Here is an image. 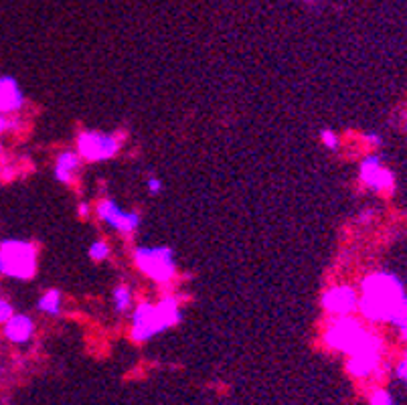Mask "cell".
I'll return each mask as SVG.
<instances>
[{"mask_svg":"<svg viewBox=\"0 0 407 405\" xmlns=\"http://www.w3.org/2000/svg\"><path fill=\"white\" fill-rule=\"evenodd\" d=\"M25 96L13 77H0V113H13L21 110Z\"/></svg>","mask_w":407,"mask_h":405,"instance_id":"ba28073f","label":"cell"},{"mask_svg":"<svg viewBox=\"0 0 407 405\" xmlns=\"http://www.w3.org/2000/svg\"><path fill=\"white\" fill-rule=\"evenodd\" d=\"M118 150V142L104 134H84L79 140V152L91 160L110 158Z\"/></svg>","mask_w":407,"mask_h":405,"instance_id":"8992f818","label":"cell"},{"mask_svg":"<svg viewBox=\"0 0 407 405\" xmlns=\"http://www.w3.org/2000/svg\"><path fill=\"white\" fill-rule=\"evenodd\" d=\"M77 168V158L71 152H65L59 156L57 160V177L63 182H67L73 174V170Z\"/></svg>","mask_w":407,"mask_h":405,"instance_id":"7c38bea8","label":"cell"},{"mask_svg":"<svg viewBox=\"0 0 407 405\" xmlns=\"http://www.w3.org/2000/svg\"><path fill=\"white\" fill-rule=\"evenodd\" d=\"M99 215H101V219H106L108 223H112L113 227H118V229H122V231H130V229H134L136 223H138V219H136L134 215L122 213L113 203H104V205L99 207Z\"/></svg>","mask_w":407,"mask_h":405,"instance_id":"8fae6325","label":"cell"},{"mask_svg":"<svg viewBox=\"0 0 407 405\" xmlns=\"http://www.w3.org/2000/svg\"><path fill=\"white\" fill-rule=\"evenodd\" d=\"M116 298H118V308L124 310V308L128 306V298H130V294H128L126 290H118V292H116Z\"/></svg>","mask_w":407,"mask_h":405,"instance_id":"ac0fdd59","label":"cell"},{"mask_svg":"<svg viewBox=\"0 0 407 405\" xmlns=\"http://www.w3.org/2000/svg\"><path fill=\"white\" fill-rule=\"evenodd\" d=\"M59 306H61V296H59L57 290H49L41 298V302H39V308H41L43 312H47V314H57Z\"/></svg>","mask_w":407,"mask_h":405,"instance_id":"4fadbf2b","label":"cell"},{"mask_svg":"<svg viewBox=\"0 0 407 405\" xmlns=\"http://www.w3.org/2000/svg\"><path fill=\"white\" fill-rule=\"evenodd\" d=\"M330 343H333V345H337L338 349L357 353V350L365 349V347H369V345L377 343V338H373V336L367 335L365 331H363L357 322L340 321L337 326L333 328Z\"/></svg>","mask_w":407,"mask_h":405,"instance_id":"277c9868","label":"cell"},{"mask_svg":"<svg viewBox=\"0 0 407 405\" xmlns=\"http://www.w3.org/2000/svg\"><path fill=\"white\" fill-rule=\"evenodd\" d=\"M363 181L377 189V191H383V189H391L394 187V174L383 167L379 162V158H367L363 162Z\"/></svg>","mask_w":407,"mask_h":405,"instance_id":"52a82bcc","label":"cell"},{"mask_svg":"<svg viewBox=\"0 0 407 405\" xmlns=\"http://www.w3.org/2000/svg\"><path fill=\"white\" fill-rule=\"evenodd\" d=\"M4 335L16 345H23L33 336V321L25 314H13L4 322Z\"/></svg>","mask_w":407,"mask_h":405,"instance_id":"9c48e42d","label":"cell"},{"mask_svg":"<svg viewBox=\"0 0 407 405\" xmlns=\"http://www.w3.org/2000/svg\"><path fill=\"white\" fill-rule=\"evenodd\" d=\"M138 266L156 279L172 276V257L167 250H142L138 252Z\"/></svg>","mask_w":407,"mask_h":405,"instance_id":"5b68a950","label":"cell"},{"mask_svg":"<svg viewBox=\"0 0 407 405\" xmlns=\"http://www.w3.org/2000/svg\"><path fill=\"white\" fill-rule=\"evenodd\" d=\"M373 405H394L391 404V397L387 392H377L373 397Z\"/></svg>","mask_w":407,"mask_h":405,"instance_id":"e0dca14e","label":"cell"},{"mask_svg":"<svg viewBox=\"0 0 407 405\" xmlns=\"http://www.w3.org/2000/svg\"><path fill=\"white\" fill-rule=\"evenodd\" d=\"M89 253H91L94 260H104V257L108 255V245L101 243V241H99V243H94V245H91V252Z\"/></svg>","mask_w":407,"mask_h":405,"instance_id":"2e32d148","label":"cell"},{"mask_svg":"<svg viewBox=\"0 0 407 405\" xmlns=\"http://www.w3.org/2000/svg\"><path fill=\"white\" fill-rule=\"evenodd\" d=\"M406 298L401 282L391 274H375L363 284L361 308L373 321H394Z\"/></svg>","mask_w":407,"mask_h":405,"instance_id":"6da1fadb","label":"cell"},{"mask_svg":"<svg viewBox=\"0 0 407 405\" xmlns=\"http://www.w3.org/2000/svg\"><path fill=\"white\" fill-rule=\"evenodd\" d=\"M14 312H13V306L0 296V322H6L11 316H13Z\"/></svg>","mask_w":407,"mask_h":405,"instance_id":"9a60e30c","label":"cell"},{"mask_svg":"<svg viewBox=\"0 0 407 405\" xmlns=\"http://www.w3.org/2000/svg\"><path fill=\"white\" fill-rule=\"evenodd\" d=\"M324 142H326L328 146H337V138H335L330 132H326V134H324Z\"/></svg>","mask_w":407,"mask_h":405,"instance_id":"d6986e66","label":"cell"},{"mask_svg":"<svg viewBox=\"0 0 407 405\" xmlns=\"http://www.w3.org/2000/svg\"><path fill=\"white\" fill-rule=\"evenodd\" d=\"M177 306L172 302H165L158 308L142 306L136 314V335L140 338L150 336L156 331L177 322Z\"/></svg>","mask_w":407,"mask_h":405,"instance_id":"3957f363","label":"cell"},{"mask_svg":"<svg viewBox=\"0 0 407 405\" xmlns=\"http://www.w3.org/2000/svg\"><path fill=\"white\" fill-rule=\"evenodd\" d=\"M150 187H152V191H158V189H160V182L152 181V182H150Z\"/></svg>","mask_w":407,"mask_h":405,"instance_id":"44dd1931","label":"cell"},{"mask_svg":"<svg viewBox=\"0 0 407 405\" xmlns=\"http://www.w3.org/2000/svg\"><path fill=\"white\" fill-rule=\"evenodd\" d=\"M399 375L407 381V357H406V361L401 363V367H399Z\"/></svg>","mask_w":407,"mask_h":405,"instance_id":"ffe728a7","label":"cell"},{"mask_svg":"<svg viewBox=\"0 0 407 405\" xmlns=\"http://www.w3.org/2000/svg\"><path fill=\"white\" fill-rule=\"evenodd\" d=\"M394 322L399 326V331L403 333V336L407 338V296L403 298V302H401V306L397 310V314H395Z\"/></svg>","mask_w":407,"mask_h":405,"instance_id":"5bb4252c","label":"cell"},{"mask_svg":"<svg viewBox=\"0 0 407 405\" xmlns=\"http://www.w3.org/2000/svg\"><path fill=\"white\" fill-rule=\"evenodd\" d=\"M37 252L27 241L9 239L0 243V274L6 278L27 279L35 274Z\"/></svg>","mask_w":407,"mask_h":405,"instance_id":"7a4b0ae2","label":"cell"},{"mask_svg":"<svg viewBox=\"0 0 407 405\" xmlns=\"http://www.w3.org/2000/svg\"><path fill=\"white\" fill-rule=\"evenodd\" d=\"M355 302H357V298H355V292L351 288H337V290L326 294V298H324L326 308L337 312V314H349L355 308Z\"/></svg>","mask_w":407,"mask_h":405,"instance_id":"30bf717a","label":"cell"}]
</instances>
